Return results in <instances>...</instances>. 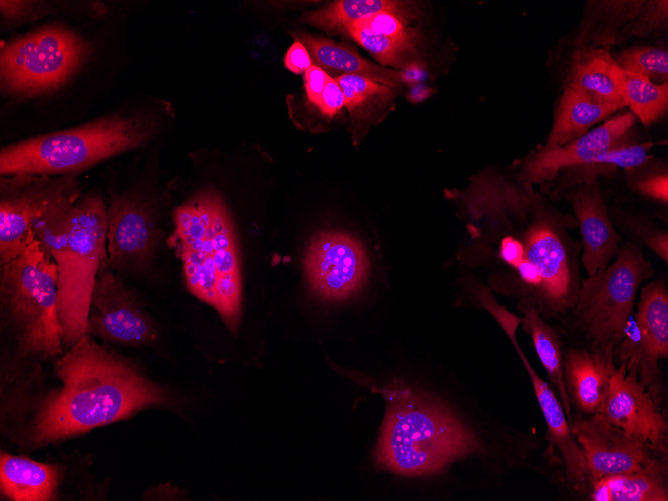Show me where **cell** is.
Listing matches in <instances>:
<instances>
[{
  "mask_svg": "<svg viewBox=\"0 0 668 501\" xmlns=\"http://www.w3.org/2000/svg\"><path fill=\"white\" fill-rule=\"evenodd\" d=\"M534 185L484 171L463 190H452L467 238L455 259L483 269L491 287L517 300L522 313L543 318L571 312L581 283V243L575 218L556 209Z\"/></svg>",
  "mask_w": 668,
  "mask_h": 501,
  "instance_id": "cell-1",
  "label": "cell"
},
{
  "mask_svg": "<svg viewBox=\"0 0 668 501\" xmlns=\"http://www.w3.org/2000/svg\"><path fill=\"white\" fill-rule=\"evenodd\" d=\"M61 479L62 469L58 465L1 452L0 487L10 500H55Z\"/></svg>",
  "mask_w": 668,
  "mask_h": 501,
  "instance_id": "cell-22",
  "label": "cell"
},
{
  "mask_svg": "<svg viewBox=\"0 0 668 501\" xmlns=\"http://www.w3.org/2000/svg\"><path fill=\"white\" fill-rule=\"evenodd\" d=\"M393 12L409 18L408 2L394 0H339L307 12L301 21L327 31L345 32L354 22L380 12Z\"/></svg>",
  "mask_w": 668,
  "mask_h": 501,
  "instance_id": "cell-25",
  "label": "cell"
},
{
  "mask_svg": "<svg viewBox=\"0 0 668 501\" xmlns=\"http://www.w3.org/2000/svg\"><path fill=\"white\" fill-rule=\"evenodd\" d=\"M0 299L21 359L43 361L62 353L57 266L38 242L1 265Z\"/></svg>",
  "mask_w": 668,
  "mask_h": 501,
  "instance_id": "cell-5",
  "label": "cell"
},
{
  "mask_svg": "<svg viewBox=\"0 0 668 501\" xmlns=\"http://www.w3.org/2000/svg\"><path fill=\"white\" fill-rule=\"evenodd\" d=\"M302 266L311 292L326 302H344L366 284L370 256L364 243L341 230H324L308 241Z\"/></svg>",
  "mask_w": 668,
  "mask_h": 501,
  "instance_id": "cell-10",
  "label": "cell"
},
{
  "mask_svg": "<svg viewBox=\"0 0 668 501\" xmlns=\"http://www.w3.org/2000/svg\"><path fill=\"white\" fill-rule=\"evenodd\" d=\"M618 69L610 48L582 46L572 56L565 86L620 110L625 104L620 92Z\"/></svg>",
  "mask_w": 668,
  "mask_h": 501,
  "instance_id": "cell-20",
  "label": "cell"
},
{
  "mask_svg": "<svg viewBox=\"0 0 668 501\" xmlns=\"http://www.w3.org/2000/svg\"><path fill=\"white\" fill-rule=\"evenodd\" d=\"M622 69L641 75L650 81L668 83V52L656 46H637L612 54Z\"/></svg>",
  "mask_w": 668,
  "mask_h": 501,
  "instance_id": "cell-31",
  "label": "cell"
},
{
  "mask_svg": "<svg viewBox=\"0 0 668 501\" xmlns=\"http://www.w3.org/2000/svg\"><path fill=\"white\" fill-rule=\"evenodd\" d=\"M346 34L385 66L406 67L416 53L415 48L376 34L358 21L348 27Z\"/></svg>",
  "mask_w": 668,
  "mask_h": 501,
  "instance_id": "cell-30",
  "label": "cell"
},
{
  "mask_svg": "<svg viewBox=\"0 0 668 501\" xmlns=\"http://www.w3.org/2000/svg\"><path fill=\"white\" fill-rule=\"evenodd\" d=\"M614 350L571 348L563 359V379L569 401L582 414L599 413L616 370Z\"/></svg>",
  "mask_w": 668,
  "mask_h": 501,
  "instance_id": "cell-19",
  "label": "cell"
},
{
  "mask_svg": "<svg viewBox=\"0 0 668 501\" xmlns=\"http://www.w3.org/2000/svg\"><path fill=\"white\" fill-rule=\"evenodd\" d=\"M409 18L393 12H380L368 18L359 20L362 25L372 32L396 40L416 49L418 34L409 27Z\"/></svg>",
  "mask_w": 668,
  "mask_h": 501,
  "instance_id": "cell-33",
  "label": "cell"
},
{
  "mask_svg": "<svg viewBox=\"0 0 668 501\" xmlns=\"http://www.w3.org/2000/svg\"><path fill=\"white\" fill-rule=\"evenodd\" d=\"M144 116H112L29 138L0 152V174L67 175L144 144L153 133Z\"/></svg>",
  "mask_w": 668,
  "mask_h": 501,
  "instance_id": "cell-6",
  "label": "cell"
},
{
  "mask_svg": "<svg viewBox=\"0 0 668 501\" xmlns=\"http://www.w3.org/2000/svg\"><path fill=\"white\" fill-rule=\"evenodd\" d=\"M654 145V142L635 139L608 150L591 163L605 164L625 171L647 161L651 157L649 151Z\"/></svg>",
  "mask_w": 668,
  "mask_h": 501,
  "instance_id": "cell-35",
  "label": "cell"
},
{
  "mask_svg": "<svg viewBox=\"0 0 668 501\" xmlns=\"http://www.w3.org/2000/svg\"><path fill=\"white\" fill-rule=\"evenodd\" d=\"M107 209L98 194L80 196L66 244L53 255L58 273V313L67 347L85 334L92 290L107 258Z\"/></svg>",
  "mask_w": 668,
  "mask_h": 501,
  "instance_id": "cell-7",
  "label": "cell"
},
{
  "mask_svg": "<svg viewBox=\"0 0 668 501\" xmlns=\"http://www.w3.org/2000/svg\"><path fill=\"white\" fill-rule=\"evenodd\" d=\"M1 11L6 17H16L23 14L30 6L24 1H1Z\"/></svg>",
  "mask_w": 668,
  "mask_h": 501,
  "instance_id": "cell-39",
  "label": "cell"
},
{
  "mask_svg": "<svg viewBox=\"0 0 668 501\" xmlns=\"http://www.w3.org/2000/svg\"><path fill=\"white\" fill-rule=\"evenodd\" d=\"M79 189V183L64 175L15 174L1 178L0 264L25 251L33 242L32 226L59 197Z\"/></svg>",
  "mask_w": 668,
  "mask_h": 501,
  "instance_id": "cell-11",
  "label": "cell"
},
{
  "mask_svg": "<svg viewBox=\"0 0 668 501\" xmlns=\"http://www.w3.org/2000/svg\"><path fill=\"white\" fill-rule=\"evenodd\" d=\"M666 459L634 472L605 476L588 484L592 501H667Z\"/></svg>",
  "mask_w": 668,
  "mask_h": 501,
  "instance_id": "cell-24",
  "label": "cell"
},
{
  "mask_svg": "<svg viewBox=\"0 0 668 501\" xmlns=\"http://www.w3.org/2000/svg\"><path fill=\"white\" fill-rule=\"evenodd\" d=\"M86 334L104 342L142 346L154 342L158 330L133 291L104 260L92 290Z\"/></svg>",
  "mask_w": 668,
  "mask_h": 501,
  "instance_id": "cell-13",
  "label": "cell"
},
{
  "mask_svg": "<svg viewBox=\"0 0 668 501\" xmlns=\"http://www.w3.org/2000/svg\"><path fill=\"white\" fill-rule=\"evenodd\" d=\"M160 239L153 210L134 195L112 196L107 209L108 263L117 273H138L152 262Z\"/></svg>",
  "mask_w": 668,
  "mask_h": 501,
  "instance_id": "cell-16",
  "label": "cell"
},
{
  "mask_svg": "<svg viewBox=\"0 0 668 501\" xmlns=\"http://www.w3.org/2000/svg\"><path fill=\"white\" fill-rule=\"evenodd\" d=\"M339 84L354 126V139H359L360 128L365 127L397 94L398 89L378 83L370 78L343 74L333 77Z\"/></svg>",
  "mask_w": 668,
  "mask_h": 501,
  "instance_id": "cell-27",
  "label": "cell"
},
{
  "mask_svg": "<svg viewBox=\"0 0 668 501\" xmlns=\"http://www.w3.org/2000/svg\"><path fill=\"white\" fill-rule=\"evenodd\" d=\"M388 395L375 448L381 468L403 476H426L481 450L476 435L444 406L407 390Z\"/></svg>",
  "mask_w": 668,
  "mask_h": 501,
  "instance_id": "cell-4",
  "label": "cell"
},
{
  "mask_svg": "<svg viewBox=\"0 0 668 501\" xmlns=\"http://www.w3.org/2000/svg\"><path fill=\"white\" fill-rule=\"evenodd\" d=\"M522 314L523 317L520 318L522 329L531 337L537 356L548 378L558 391L560 402L569 421L572 417V406L564 385V356L561 340L555 329L545 322L536 309L528 308Z\"/></svg>",
  "mask_w": 668,
  "mask_h": 501,
  "instance_id": "cell-26",
  "label": "cell"
},
{
  "mask_svg": "<svg viewBox=\"0 0 668 501\" xmlns=\"http://www.w3.org/2000/svg\"><path fill=\"white\" fill-rule=\"evenodd\" d=\"M303 76L307 99L317 105L329 75L321 67L312 64Z\"/></svg>",
  "mask_w": 668,
  "mask_h": 501,
  "instance_id": "cell-37",
  "label": "cell"
},
{
  "mask_svg": "<svg viewBox=\"0 0 668 501\" xmlns=\"http://www.w3.org/2000/svg\"><path fill=\"white\" fill-rule=\"evenodd\" d=\"M611 221L622 237L640 248H647L659 259L668 262V232L646 214L620 206L608 209Z\"/></svg>",
  "mask_w": 668,
  "mask_h": 501,
  "instance_id": "cell-29",
  "label": "cell"
},
{
  "mask_svg": "<svg viewBox=\"0 0 668 501\" xmlns=\"http://www.w3.org/2000/svg\"><path fill=\"white\" fill-rule=\"evenodd\" d=\"M618 111L619 109L614 106L597 102L565 86L544 146L560 147L586 134L597 123L609 119Z\"/></svg>",
  "mask_w": 668,
  "mask_h": 501,
  "instance_id": "cell-23",
  "label": "cell"
},
{
  "mask_svg": "<svg viewBox=\"0 0 668 501\" xmlns=\"http://www.w3.org/2000/svg\"><path fill=\"white\" fill-rule=\"evenodd\" d=\"M637 118L632 112L619 113L586 134L555 148L533 150L511 167L520 182L544 185L564 168L591 163L595 158L623 143L635 140Z\"/></svg>",
  "mask_w": 668,
  "mask_h": 501,
  "instance_id": "cell-15",
  "label": "cell"
},
{
  "mask_svg": "<svg viewBox=\"0 0 668 501\" xmlns=\"http://www.w3.org/2000/svg\"><path fill=\"white\" fill-rule=\"evenodd\" d=\"M170 245L181 261L186 286L212 306L235 333L242 283L236 236L221 196L203 191L173 211Z\"/></svg>",
  "mask_w": 668,
  "mask_h": 501,
  "instance_id": "cell-3",
  "label": "cell"
},
{
  "mask_svg": "<svg viewBox=\"0 0 668 501\" xmlns=\"http://www.w3.org/2000/svg\"><path fill=\"white\" fill-rule=\"evenodd\" d=\"M292 36L307 48L313 64L321 67L330 76L361 75L396 89L401 84V72L365 59L348 45L304 31L292 32Z\"/></svg>",
  "mask_w": 668,
  "mask_h": 501,
  "instance_id": "cell-21",
  "label": "cell"
},
{
  "mask_svg": "<svg viewBox=\"0 0 668 501\" xmlns=\"http://www.w3.org/2000/svg\"><path fill=\"white\" fill-rule=\"evenodd\" d=\"M637 307L614 350V360L624 363L627 373L648 388L656 399L653 386L660 374L659 361L668 357V291L665 281L656 280L645 285Z\"/></svg>",
  "mask_w": 668,
  "mask_h": 501,
  "instance_id": "cell-12",
  "label": "cell"
},
{
  "mask_svg": "<svg viewBox=\"0 0 668 501\" xmlns=\"http://www.w3.org/2000/svg\"><path fill=\"white\" fill-rule=\"evenodd\" d=\"M611 424L667 454V420L657 400L620 363L611 377L608 396L599 412Z\"/></svg>",
  "mask_w": 668,
  "mask_h": 501,
  "instance_id": "cell-17",
  "label": "cell"
},
{
  "mask_svg": "<svg viewBox=\"0 0 668 501\" xmlns=\"http://www.w3.org/2000/svg\"><path fill=\"white\" fill-rule=\"evenodd\" d=\"M569 428L585 458L588 484L605 476L649 468L664 458L644 439L608 422L600 413L571 417Z\"/></svg>",
  "mask_w": 668,
  "mask_h": 501,
  "instance_id": "cell-14",
  "label": "cell"
},
{
  "mask_svg": "<svg viewBox=\"0 0 668 501\" xmlns=\"http://www.w3.org/2000/svg\"><path fill=\"white\" fill-rule=\"evenodd\" d=\"M618 82L625 107H629L645 126H650L665 115L668 107V83L657 84L620 67Z\"/></svg>",
  "mask_w": 668,
  "mask_h": 501,
  "instance_id": "cell-28",
  "label": "cell"
},
{
  "mask_svg": "<svg viewBox=\"0 0 668 501\" xmlns=\"http://www.w3.org/2000/svg\"><path fill=\"white\" fill-rule=\"evenodd\" d=\"M87 44L61 27H46L5 44L0 73L4 89L30 96L59 87L86 58Z\"/></svg>",
  "mask_w": 668,
  "mask_h": 501,
  "instance_id": "cell-9",
  "label": "cell"
},
{
  "mask_svg": "<svg viewBox=\"0 0 668 501\" xmlns=\"http://www.w3.org/2000/svg\"><path fill=\"white\" fill-rule=\"evenodd\" d=\"M562 197L570 203L579 229L581 266L587 276L594 275L614 260L624 238L611 221L598 180L571 186Z\"/></svg>",
  "mask_w": 668,
  "mask_h": 501,
  "instance_id": "cell-18",
  "label": "cell"
},
{
  "mask_svg": "<svg viewBox=\"0 0 668 501\" xmlns=\"http://www.w3.org/2000/svg\"><path fill=\"white\" fill-rule=\"evenodd\" d=\"M667 27V1L643 2L636 15L618 35V41L647 36Z\"/></svg>",
  "mask_w": 668,
  "mask_h": 501,
  "instance_id": "cell-34",
  "label": "cell"
},
{
  "mask_svg": "<svg viewBox=\"0 0 668 501\" xmlns=\"http://www.w3.org/2000/svg\"><path fill=\"white\" fill-rule=\"evenodd\" d=\"M316 106L327 117H334L345 107L344 94L339 84L330 75Z\"/></svg>",
  "mask_w": 668,
  "mask_h": 501,
  "instance_id": "cell-36",
  "label": "cell"
},
{
  "mask_svg": "<svg viewBox=\"0 0 668 501\" xmlns=\"http://www.w3.org/2000/svg\"><path fill=\"white\" fill-rule=\"evenodd\" d=\"M60 388L39 403L23 443L48 446L136 412L173 404L168 392L146 378L131 361L85 334L54 365Z\"/></svg>",
  "mask_w": 668,
  "mask_h": 501,
  "instance_id": "cell-2",
  "label": "cell"
},
{
  "mask_svg": "<svg viewBox=\"0 0 668 501\" xmlns=\"http://www.w3.org/2000/svg\"><path fill=\"white\" fill-rule=\"evenodd\" d=\"M285 67L293 73L304 74L313 64L307 48L295 41L284 56Z\"/></svg>",
  "mask_w": 668,
  "mask_h": 501,
  "instance_id": "cell-38",
  "label": "cell"
},
{
  "mask_svg": "<svg viewBox=\"0 0 668 501\" xmlns=\"http://www.w3.org/2000/svg\"><path fill=\"white\" fill-rule=\"evenodd\" d=\"M627 187L660 205L668 204V168L661 159L651 157L643 164L625 170Z\"/></svg>",
  "mask_w": 668,
  "mask_h": 501,
  "instance_id": "cell-32",
  "label": "cell"
},
{
  "mask_svg": "<svg viewBox=\"0 0 668 501\" xmlns=\"http://www.w3.org/2000/svg\"><path fill=\"white\" fill-rule=\"evenodd\" d=\"M654 273L643 249L625 242L607 267L581 280L572 323L588 348L615 350L634 313L639 287Z\"/></svg>",
  "mask_w": 668,
  "mask_h": 501,
  "instance_id": "cell-8",
  "label": "cell"
}]
</instances>
